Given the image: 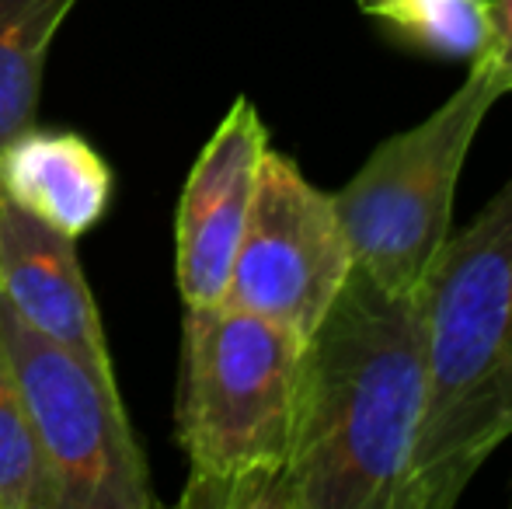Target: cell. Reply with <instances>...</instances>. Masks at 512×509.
I'll return each mask as SVG.
<instances>
[{"mask_svg":"<svg viewBox=\"0 0 512 509\" xmlns=\"http://www.w3.org/2000/svg\"><path fill=\"white\" fill-rule=\"evenodd\" d=\"M425 387L422 293L352 265L300 353L293 450L269 509H401Z\"/></svg>","mask_w":512,"mask_h":509,"instance_id":"1","label":"cell"},{"mask_svg":"<svg viewBox=\"0 0 512 509\" xmlns=\"http://www.w3.org/2000/svg\"><path fill=\"white\" fill-rule=\"evenodd\" d=\"M422 307L429 387L401 509H453L512 440V175L446 238Z\"/></svg>","mask_w":512,"mask_h":509,"instance_id":"2","label":"cell"},{"mask_svg":"<svg viewBox=\"0 0 512 509\" xmlns=\"http://www.w3.org/2000/svg\"><path fill=\"white\" fill-rule=\"evenodd\" d=\"M304 342L234 304L185 307L175 436L182 509H269L297 426Z\"/></svg>","mask_w":512,"mask_h":509,"instance_id":"3","label":"cell"},{"mask_svg":"<svg viewBox=\"0 0 512 509\" xmlns=\"http://www.w3.org/2000/svg\"><path fill=\"white\" fill-rule=\"evenodd\" d=\"M509 84L495 49L436 112L387 136L366 164L331 192L356 269L394 293H422L453 234V196L485 116Z\"/></svg>","mask_w":512,"mask_h":509,"instance_id":"4","label":"cell"},{"mask_svg":"<svg viewBox=\"0 0 512 509\" xmlns=\"http://www.w3.org/2000/svg\"><path fill=\"white\" fill-rule=\"evenodd\" d=\"M0 346L18 377L56 509H157L143 447L108 381L67 346L39 335L0 297Z\"/></svg>","mask_w":512,"mask_h":509,"instance_id":"5","label":"cell"},{"mask_svg":"<svg viewBox=\"0 0 512 509\" xmlns=\"http://www.w3.org/2000/svg\"><path fill=\"white\" fill-rule=\"evenodd\" d=\"M352 265L331 192L317 189L293 157L269 147L230 272L227 304L307 342Z\"/></svg>","mask_w":512,"mask_h":509,"instance_id":"6","label":"cell"},{"mask_svg":"<svg viewBox=\"0 0 512 509\" xmlns=\"http://www.w3.org/2000/svg\"><path fill=\"white\" fill-rule=\"evenodd\" d=\"M269 147V129L258 116V105L241 95L199 150L175 217V276L185 307H213L227 300L258 168Z\"/></svg>","mask_w":512,"mask_h":509,"instance_id":"7","label":"cell"},{"mask_svg":"<svg viewBox=\"0 0 512 509\" xmlns=\"http://www.w3.org/2000/svg\"><path fill=\"white\" fill-rule=\"evenodd\" d=\"M0 297L39 335L67 346L108 381H119L95 293L77 258V238L53 231L39 217L14 206L4 192H0Z\"/></svg>","mask_w":512,"mask_h":509,"instance_id":"8","label":"cell"},{"mask_svg":"<svg viewBox=\"0 0 512 509\" xmlns=\"http://www.w3.org/2000/svg\"><path fill=\"white\" fill-rule=\"evenodd\" d=\"M112 168L84 136L28 126L0 147V192L67 238H81L112 206Z\"/></svg>","mask_w":512,"mask_h":509,"instance_id":"9","label":"cell"},{"mask_svg":"<svg viewBox=\"0 0 512 509\" xmlns=\"http://www.w3.org/2000/svg\"><path fill=\"white\" fill-rule=\"evenodd\" d=\"M77 0H0V147L35 126L49 46Z\"/></svg>","mask_w":512,"mask_h":509,"instance_id":"10","label":"cell"},{"mask_svg":"<svg viewBox=\"0 0 512 509\" xmlns=\"http://www.w3.org/2000/svg\"><path fill=\"white\" fill-rule=\"evenodd\" d=\"M370 18L436 60L471 67L495 49V0H384Z\"/></svg>","mask_w":512,"mask_h":509,"instance_id":"11","label":"cell"},{"mask_svg":"<svg viewBox=\"0 0 512 509\" xmlns=\"http://www.w3.org/2000/svg\"><path fill=\"white\" fill-rule=\"evenodd\" d=\"M0 509H56L53 478L4 346H0Z\"/></svg>","mask_w":512,"mask_h":509,"instance_id":"12","label":"cell"},{"mask_svg":"<svg viewBox=\"0 0 512 509\" xmlns=\"http://www.w3.org/2000/svg\"><path fill=\"white\" fill-rule=\"evenodd\" d=\"M495 60L512 95V0H495Z\"/></svg>","mask_w":512,"mask_h":509,"instance_id":"13","label":"cell"},{"mask_svg":"<svg viewBox=\"0 0 512 509\" xmlns=\"http://www.w3.org/2000/svg\"><path fill=\"white\" fill-rule=\"evenodd\" d=\"M356 4H359V11H363V14H373L380 4H384V0H356Z\"/></svg>","mask_w":512,"mask_h":509,"instance_id":"14","label":"cell"}]
</instances>
